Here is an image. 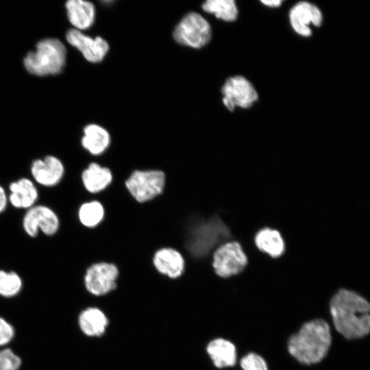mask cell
Wrapping results in <instances>:
<instances>
[{
	"label": "cell",
	"mask_w": 370,
	"mask_h": 370,
	"mask_svg": "<svg viewBox=\"0 0 370 370\" xmlns=\"http://www.w3.org/2000/svg\"><path fill=\"white\" fill-rule=\"evenodd\" d=\"M110 135L103 127L90 124L84 127L81 145L90 156L95 158L102 156L110 147Z\"/></svg>",
	"instance_id": "cell-16"
},
{
	"label": "cell",
	"mask_w": 370,
	"mask_h": 370,
	"mask_svg": "<svg viewBox=\"0 0 370 370\" xmlns=\"http://www.w3.org/2000/svg\"><path fill=\"white\" fill-rule=\"evenodd\" d=\"M330 310L335 329L345 338L358 339L370 332V304L360 294L340 289L331 299Z\"/></svg>",
	"instance_id": "cell-2"
},
{
	"label": "cell",
	"mask_w": 370,
	"mask_h": 370,
	"mask_svg": "<svg viewBox=\"0 0 370 370\" xmlns=\"http://www.w3.org/2000/svg\"><path fill=\"white\" fill-rule=\"evenodd\" d=\"M166 185V175L158 169L134 170L125 181L130 196L138 203L145 204L160 196Z\"/></svg>",
	"instance_id": "cell-5"
},
{
	"label": "cell",
	"mask_w": 370,
	"mask_h": 370,
	"mask_svg": "<svg viewBox=\"0 0 370 370\" xmlns=\"http://www.w3.org/2000/svg\"><path fill=\"white\" fill-rule=\"evenodd\" d=\"M203 10L213 14L217 18L225 21H234L238 15V9L234 0H208L202 4Z\"/></svg>",
	"instance_id": "cell-23"
},
{
	"label": "cell",
	"mask_w": 370,
	"mask_h": 370,
	"mask_svg": "<svg viewBox=\"0 0 370 370\" xmlns=\"http://www.w3.org/2000/svg\"><path fill=\"white\" fill-rule=\"evenodd\" d=\"M209 23L199 14L190 12L177 25L173 38L180 44L193 48H201L211 38Z\"/></svg>",
	"instance_id": "cell-7"
},
{
	"label": "cell",
	"mask_w": 370,
	"mask_h": 370,
	"mask_svg": "<svg viewBox=\"0 0 370 370\" xmlns=\"http://www.w3.org/2000/svg\"><path fill=\"white\" fill-rule=\"evenodd\" d=\"M330 328L323 319L305 323L288 342L289 353L299 362L311 365L319 362L327 355L331 345Z\"/></svg>",
	"instance_id": "cell-3"
},
{
	"label": "cell",
	"mask_w": 370,
	"mask_h": 370,
	"mask_svg": "<svg viewBox=\"0 0 370 370\" xmlns=\"http://www.w3.org/2000/svg\"><path fill=\"white\" fill-rule=\"evenodd\" d=\"M14 334L13 326L0 317V346L8 344L14 338Z\"/></svg>",
	"instance_id": "cell-27"
},
{
	"label": "cell",
	"mask_w": 370,
	"mask_h": 370,
	"mask_svg": "<svg viewBox=\"0 0 370 370\" xmlns=\"http://www.w3.org/2000/svg\"><path fill=\"white\" fill-rule=\"evenodd\" d=\"M25 232L31 237L37 236L38 230L47 236H53L60 228V219L51 208L39 205L29 208L23 220Z\"/></svg>",
	"instance_id": "cell-9"
},
{
	"label": "cell",
	"mask_w": 370,
	"mask_h": 370,
	"mask_svg": "<svg viewBox=\"0 0 370 370\" xmlns=\"http://www.w3.org/2000/svg\"><path fill=\"white\" fill-rule=\"evenodd\" d=\"M247 263V256L240 243L236 241L221 244L213 253L212 267L216 274L221 278L241 273Z\"/></svg>",
	"instance_id": "cell-8"
},
{
	"label": "cell",
	"mask_w": 370,
	"mask_h": 370,
	"mask_svg": "<svg viewBox=\"0 0 370 370\" xmlns=\"http://www.w3.org/2000/svg\"><path fill=\"white\" fill-rule=\"evenodd\" d=\"M105 215V208L97 199H91L82 203L77 212L79 223L88 229L98 227L104 220Z\"/></svg>",
	"instance_id": "cell-22"
},
{
	"label": "cell",
	"mask_w": 370,
	"mask_h": 370,
	"mask_svg": "<svg viewBox=\"0 0 370 370\" xmlns=\"http://www.w3.org/2000/svg\"><path fill=\"white\" fill-rule=\"evenodd\" d=\"M112 171L107 166L92 161L82 171L81 180L85 190L97 195L106 190L112 183Z\"/></svg>",
	"instance_id": "cell-15"
},
{
	"label": "cell",
	"mask_w": 370,
	"mask_h": 370,
	"mask_svg": "<svg viewBox=\"0 0 370 370\" xmlns=\"http://www.w3.org/2000/svg\"><path fill=\"white\" fill-rule=\"evenodd\" d=\"M262 3L269 7H278L280 5L282 1L281 0H262L261 1Z\"/></svg>",
	"instance_id": "cell-29"
},
{
	"label": "cell",
	"mask_w": 370,
	"mask_h": 370,
	"mask_svg": "<svg viewBox=\"0 0 370 370\" xmlns=\"http://www.w3.org/2000/svg\"><path fill=\"white\" fill-rule=\"evenodd\" d=\"M223 102L225 107L233 111L238 106L251 107L258 99V94L252 84L242 76H234L227 79L221 88Z\"/></svg>",
	"instance_id": "cell-10"
},
{
	"label": "cell",
	"mask_w": 370,
	"mask_h": 370,
	"mask_svg": "<svg viewBox=\"0 0 370 370\" xmlns=\"http://www.w3.org/2000/svg\"><path fill=\"white\" fill-rule=\"evenodd\" d=\"M9 201L16 208H30L36 201L38 190L32 180L21 178L10 184Z\"/></svg>",
	"instance_id": "cell-17"
},
{
	"label": "cell",
	"mask_w": 370,
	"mask_h": 370,
	"mask_svg": "<svg viewBox=\"0 0 370 370\" xmlns=\"http://www.w3.org/2000/svg\"><path fill=\"white\" fill-rule=\"evenodd\" d=\"M23 282L21 277L14 271L7 272L0 270V295L12 297L22 289Z\"/></svg>",
	"instance_id": "cell-24"
},
{
	"label": "cell",
	"mask_w": 370,
	"mask_h": 370,
	"mask_svg": "<svg viewBox=\"0 0 370 370\" xmlns=\"http://www.w3.org/2000/svg\"><path fill=\"white\" fill-rule=\"evenodd\" d=\"M230 236L228 227L219 216L206 218L193 211L184 221L180 251L186 261L201 260Z\"/></svg>",
	"instance_id": "cell-1"
},
{
	"label": "cell",
	"mask_w": 370,
	"mask_h": 370,
	"mask_svg": "<svg viewBox=\"0 0 370 370\" xmlns=\"http://www.w3.org/2000/svg\"><path fill=\"white\" fill-rule=\"evenodd\" d=\"M78 323L81 330L86 335L99 336L105 332L108 320L99 308H88L81 312Z\"/></svg>",
	"instance_id": "cell-20"
},
{
	"label": "cell",
	"mask_w": 370,
	"mask_h": 370,
	"mask_svg": "<svg viewBox=\"0 0 370 370\" xmlns=\"http://www.w3.org/2000/svg\"><path fill=\"white\" fill-rule=\"evenodd\" d=\"M66 51L56 38H47L38 42L36 51L27 53L23 63L32 75L45 76L62 71L65 64Z\"/></svg>",
	"instance_id": "cell-4"
},
{
	"label": "cell",
	"mask_w": 370,
	"mask_h": 370,
	"mask_svg": "<svg viewBox=\"0 0 370 370\" xmlns=\"http://www.w3.org/2000/svg\"><path fill=\"white\" fill-rule=\"evenodd\" d=\"M31 173L39 184L52 187L60 184L66 173V167L61 160L54 156H47L44 159L34 160Z\"/></svg>",
	"instance_id": "cell-13"
},
{
	"label": "cell",
	"mask_w": 370,
	"mask_h": 370,
	"mask_svg": "<svg viewBox=\"0 0 370 370\" xmlns=\"http://www.w3.org/2000/svg\"><path fill=\"white\" fill-rule=\"evenodd\" d=\"M120 271L112 262L101 261L89 265L83 276L86 290L91 295L102 296L118 286Z\"/></svg>",
	"instance_id": "cell-6"
},
{
	"label": "cell",
	"mask_w": 370,
	"mask_h": 370,
	"mask_svg": "<svg viewBox=\"0 0 370 370\" xmlns=\"http://www.w3.org/2000/svg\"><path fill=\"white\" fill-rule=\"evenodd\" d=\"M21 362V358L11 349L0 350V370H18Z\"/></svg>",
	"instance_id": "cell-25"
},
{
	"label": "cell",
	"mask_w": 370,
	"mask_h": 370,
	"mask_svg": "<svg viewBox=\"0 0 370 370\" xmlns=\"http://www.w3.org/2000/svg\"><path fill=\"white\" fill-rule=\"evenodd\" d=\"M67 15L70 23L77 29H86L94 23L95 9L87 1L69 0L66 3Z\"/></svg>",
	"instance_id": "cell-18"
},
{
	"label": "cell",
	"mask_w": 370,
	"mask_h": 370,
	"mask_svg": "<svg viewBox=\"0 0 370 370\" xmlns=\"http://www.w3.org/2000/svg\"><path fill=\"white\" fill-rule=\"evenodd\" d=\"M67 41L76 47L89 62H101L109 49L108 43L100 36L92 38L77 29H71L66 33Z\"/></svg>",
	"instance_id": "cell-12"
},
{
	"label": "cell",
	"mask_w": 370,
	"mask_h": 370,
	"mask_svg": "<svg viewBox=\"0 0 370 370\" xmlns=\"http://www.w3.org/2000/svg\"><path fill=\"white\" fill-rule=\"evenodd\" d=\"M8 202L6 193L3 188L0 186V213L4 211Z\"/></svg>",
	"instance_id": "cell-28"
},
{
	"label": "cell",
	"mask_w": 370,
	"mask_h": 370,
	"mask_svg": "<svg viewBox=\"0 0 370 370\" xmlns=\"http://www.w3.org/2000/svg\"><path fill=\"white\" fill-rule=\"evenodd\" d=\"M152 264L161 276L171 280L180 279L185 273L186 261L183 254L172 247L157 249L152 257Z\"/></svg>",
	"instance_id": "cell-11"
},
{
	"label": "cell",
	"mask_w": 370,
	"mask_h": 370,
	"mask_svg": "<svg viewBox=\"0 0 370 370\" xmlns=\"http://www.w3.org/2000/svg\"><path fill=\"white\" fill-rule=\"evenodd\" d=\"M207 352L218 368L231 367L236 363V347L225 339L217 338L210 342L207 346Z\"/></svg>",
	"instance_id": "cell-19"
},
{
	"label": "cell",
	"mask_w": 370,
	"mask_h": 370,
	"mask_svg": "<svg viewBox=\"0 0 370 370\" xmlns=\"http://www.w3.org/2000/svg\"><path fill=\"white\" fill-rule=\"evenodd\" d=\"M241 366L243 370H268L264 360L254 353L245 356L241 360Z\"/></svg>",
	"instance_id": "cell-26"
},
{
	"label": "cell",
	"mask_w": 370,
	"mask_h": 370,
	"mask_svg": "<svg viewBox=\"0 0 370 370\" xmlns=\"http://www.w3.org/2000/svg\"><path fill=\"white\" fill-rule=\"evenodd\" d=\"M254 241L260 251L273 258L280 256L284 251V242L278 230L263 228L256 234Z\"/></svg>",
	"instance_id": "cell-21"
},
{
	"label": "cell",
	"mask_w": 370,
	"mask_h": 370,
	"mask_svg": "<svg viewBox=\"0 0 370 370\" xmlns=\"http://www.w3.org/2000/svg\"><path fill=\"white\" fill-rule=\"evenodd\" d=\"M289 18L295 32L302 36L308 37L312 34L310 24L316 27L321 25L322 14L316 5L306 1H301L291 8Z\"/></svg>",
	"instance_id": "cell-14"
}]
</instances>
